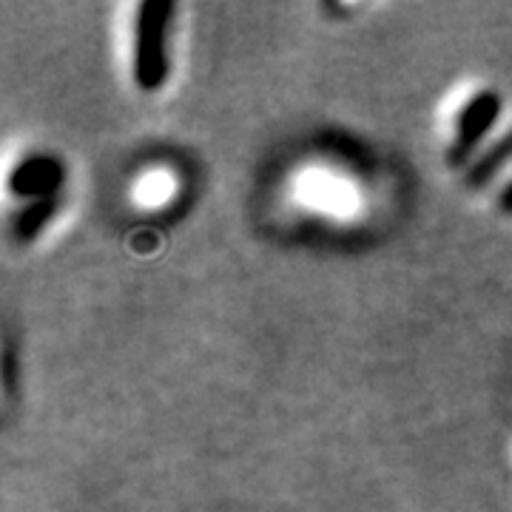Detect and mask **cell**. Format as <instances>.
Wrapping results in <instances>:
<instances>
[{
    "label": "cell",
    "mask_w": 512,
    "mask_h": 512,
    "mask_svg": "<svg viewBox=\"0 0 512 512\" xmlns=\"http://www.w3.org/2000/svg\"><path fill=\"white\" fill-rule=\"evenodd\" d=\"M63 180V168L57 163L55 157H29L12 171V191L18 197H37V200H46V197H55L57 185Z\"/></svg>",
    "instance_id": "3"
},
{
    "label": "cell",
    "mask_w": 512,
    "mask_h": 512,
    "mask_svg": "<svg viewBox=\"0 0 512 512\" xmlns=\"http://www.w3.org/2000/svg\"><path fill=\"white\" fill-rule=\"evenodd\" d=\"M498 114H501V97H498V92H490V89L487 92H478L461 109L458 134L456 140H453V146H450V154H447L450 165H464L473 157V151L481 146V140L487 137V131L495 126Z\"/></svg>",
    "instance_id": "2"
},
{
    "label": "cell",
    "mask_w": 512,
    "mask_h": 512,
    "mask_svg": "<svg viewBox=\"0 0 512 512\" xmlns=\"http://www.w3.org/2000/svg\"><path fill=\"white\" fill-rule=\"evenodd\" d=\"M57 214V200L46 197V200H35L32 205H26L15 217V239L20 242H32L40 234V228H46V222Z\"/></svg>",
    "instance_id": "5"
},
{
    "label": "cell",
    "mask_w": 512,
    "mask_h": 512,
    "mask_svg": "<svg viewBox=\"0 0 512 512\" xmlns=\"http://www.w3.org/2000/svg\"><path fill=\"white\" fill-rule=\"evenodd\" d=\"M512 160V131L510 134H504L498 143H495L487 154H481L476 160V165L470 168V177H467V183L470 188H484V185L493 180L495 174L504 168V165Z\"/></svg>",
    "instance_id": "4"
},
{
    "label": "cell",
    "mask_w": 512,
    "mask_h": 512,
    "mask_svg": "<svg viewBox=\"0 0 512 512\" xmlns=\"http://www.w3.org/2000/svg\"><path fill=\"white\" fill-rule=\"evenodd\" d=\"M498 205H501V211L504 214H512V183L501 191V197H498Z\"/></svg>",
    "instance_id": "6"
},
{
    "label": "cell",
    "mask_w": 512,
    "mask_h": 512,
    "mask_svg": "<svg viewBox=\"0 0 512 512\" xmlns=\"http://www.w3.org/2000/svg\"><path fill=\"white\" fill-rule=\"evenodd\" d=\"M171 0H143L134 26V80L143 92H157L168 80V23Z\"/></svg>",
    "instance_id": "1"
}]
</instances>
